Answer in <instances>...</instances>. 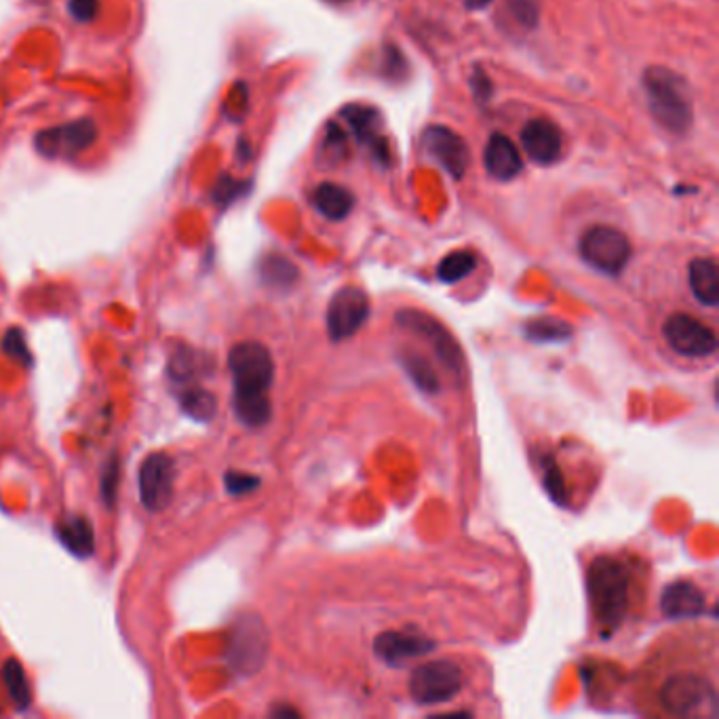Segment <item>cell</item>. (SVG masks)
I'll return each instance as SVG.
<instances>
[{
  "label": "cell",
  "instance_id": "6da1fadb",
  "mask_svg": "<svg viewBox=\"0 0 719 719\" xmlns=\"http://www.w3.org/2000/svg\"><path fill=\"white\" fill-rule=\"evenodd\" d=\"M228 367L235 384L232 405L237 418L249 429H260L272 414L268 391L275 378V363L270 351L260 342H241L230 351Z\"/></svg>",
  "mask_w": 719,
  "mask_h": 719
},
{
  "label": "cell",
  "instance_id": "7a4b0ae2",
  "mask_svg": "<svg viewBox=\"0 0 719 719\" xmlns=\"http://www.w3.org/2000/svg\"><path fill=\"white\" fill-rule=\"evenodd\" d=\"M587 582L599 635L610 637L623 625L631 608L633 572L623 559L601 555L589 566Z\"/></svg>",
  "mask_w": 719,
  "mask_h": 719
},
{
  "label": "cell",
  "instance_id": "3957f363",
  "mask_svg": "<svg viewBox=\"0 0 719 719\" xmlns=\"http://www.w3.org/2000/svg\"><path fill=\"white\" fill-rule=\"evenodd\" d=\"M652 705L665 715L692 717L717 715V688L703 669H686L679 663L654 679Z\"/></svg>",
  "mask_w": 719,
  "mask_h": 719
},
{
  "label": "cell",
  "instance_id": "277c9868",
  "mask_svg": "<svg viewBox=\"0 0 719 719\" xmlns=\"http://www.w3.org/2000/svg\"><path fill=\"white\" fill-rule=\"evenodd\" d=\"M644 91L654 119L667 131L682 135L692 125V97L677 72L652 66L644 74Z\"/></svg>",
  "mask_w": 719,
  "mask_h": 719
},
{
  "label": "cell",
  "instance_id": "5b68a950",
  "mask_svg": "<svg viewBox=\"0 0 719 719\" xmlns=\"http://www.w3.org/2000/svg\"><path fill=\"white\" fill-rule=\"evenodd\" d=\"M580 256L591 268L616 277L631 260V241L618 228L593 226L580 239Z\"/></svg>",
  "mask_w": 719,
  "mask_h": 719
},
{
  "label": "cell",
  "instance_id": "8992f818",
  "mask_svg": "<svg viewBox=\"0 0 719 719\" xmlns=\"http://www.w3.org/2000/svg\"><path fill=\"white\" fill-rule=\"evenodd\" d=\"M462 671L452 660H433L420 665L410 677V694L418 705H441L462 690Z\"/></svg>",
  "mask_w": 719,
  "mask_h": 719
},
{
  "label": "cell",
  "instance_id": "52a82bcc",
  "mask_svg": "<svg viewBox=\"0 0 719 719\" xmlns=\"http://www.w3.org/2000/svg\"><path fill=\"white\" fill-rule=\"evenodd\" d=\"M369 317V298L361 287L338 289L327 306V332L334 342L351 338Z\"/></svg>",
  "mask_w": 719,
  "mask_h": 719
},
{
  "label": "cell",
  "instance_id": "ba28073f",
  "mask_svg": "<svg viewBox=\"0 0 719 719\" xmlns=\"http://www.w3.org/2000/svg\"><path fill=\"white\" fill-rule=\"evenodd\" d=\"M97 140V127L91 119H79L60 127L36 133L34 146L47 159H68L89 150Z\"/></svg>",
  "mask_w": 719,
  "mask_h": 719
},
{
  "label": "cell",
  "instance_id": "9c48e42d",
  "mask_svg": "<svg viewBox=\"0 0 719 719\" xmlns=\"http://www.w3.org/2000/svg\"><path fill=\"white\" fill-rule=\"evenodd\" d=\"M176 488V464L165 452L150 454L140 466V500L152 513L165 511Z\"/></svg>",
  "mask_w": 719,
  "mask_h": 719
},
{
  "label": "cell",
  "instance_id": "30bf717a",
  "mask_svg": "<svg viewBox=\"0 0 719 719\" xmlns=\"http://www.w3.org/2000/svg\"><path fill=\"white\" fill-rule=\"evenodd\" d=\"M665 340L677 355L690 357V359H701L711 357L717 351V338L713 329L701 323L698 319L675 313L665 321Z\"/></svg>",
  "mask_w": 719,
  "mask_h": 719
},
{
  "label": "cell",
  "instance_id": "8fae6325",
  "mask_svg": "<svg viewBox=\"0 0 719 719\" xmlns=\"http://www.w3.org/2000/svg\"><path fill=\"white\" fill-rule=\"evenodd\" d=\"M397 323H401L405 329H412L414 334H420L422 338L429 340L435 346V351H437L439 359L443 361V365L452 369L458 378H462L464 357H462L460 346L454 340V336L437 319L429 317L426 313H420V310H401V313H397Z\"/></svg>",
  "mask_w": 719,
  "mask_h": 719
},
{
  "label": "cell",
  "instance_id": "7c38bea8",
  "mask_svg": "<svg viewBox=\"0 0 719 719\" xmlns=\"http://www.w3.org/2000/svg\"><path fill=\"white\" fill-rule=\"evenodd\" d=\"M424 148L456 180L462 178L469 167V146L450 127L433 125L426 129Z\"/></svg>",
  "mask_w": 719,
  "mask_h": 719
},
{
  "label": "cell",
  "instance_id": "4fadbf2b",
  "mask_svg": "<svg viewBox=\"0 0 719 719\" xmlns=\"http://www.w3.org/2000/svg\"><path fill=\"white\" fill-rule=\"evenodd\" d=\"M435 648V641L424 637L420 633H405V631H386L376 637L374 650L380 660L386 665L399 667L407 663L410 658L429 654Z\"/></svg>",
  "mask_w": 719,
  "mask_h": 719
},
{
  "label": "cell",
  "instance_id": "5bb4252c",
  "mask_svg": "<svg viewBox=\"0 0 719 719\" xmlns=\"http://www.w3.org/2000/svg\"><path fill=\"white\" fill-rule=\"evenodd\" d=\"M258 620H243L237 631L232 633V646L228 650V658L232 667L241 673L256 671L262 663L266 652L264 631H258Z\"/></svg>",
  "mask_w": 719,
  "mask_h": 719
},
{
  "label": "cell",
  "instance_id": "9a60e30c",
  "mask_svg": "<svg viewBox=\"0 0 719 719\" xmlns=\"http://www.w3.org/2000/svg\"><path fill=\"white\" fill-rule=\"evenodd\" d=\"M521 144L528 157L538 165H551L559 159L563 140L555 123L547 119H534L521 129Z\"/></svg>",
  "mask_w": 719,
  "mask_h": 719
},
{
  "label": "cell",
  "instance_id": "2e32d148",
  "mask_svg": "<svg viewBox=\"0 0 719 719\" xmlns=\"http://www.w3.org/2000/svg\"><path fill=\"white\" fill-rule=\"evenodd\" d=\"M483 163H485V169H488L490 176L500 182H509V180L517 178L521 167H523L517 146L504 133H494L488 140V146H485V154H483Z\"/></svg>",
  "mask_w": 719,
  "mask_h": 719
},
{
  "label": "cell",
  "instance_id": "e0dca14e",
  "mask_svg": "<svg viewBox=\"0 0 719 719\" xmlns=\"http://www.w3.org/2000/svg\"><path fill=\"white\" fill-rule=\"evenodd\" d=\"M705 593L688 580L669 585L660 597V610L667 618H692L705 612Z\"/></svg>",
  "mask_w": 719,
  "mask_h": 719
},
{
  "label": "cell",
  "instance_id": "ac0fdd59",
  "mask_svg": "<svg viewBox=\"0 0 719 719\" xmlns=\"http://www.w3.org/2000/svg\"><path fill=\"white\" fill-rule=\"evenodd\" d=\"M342 116L344 121L348 123V127L353 129L355 138L367 146H372L374 152L378 154L380 159L388 161V152L386 146H384V138L380 135V125H382V119L376 108H369V106H357V104H351L346 106L342 110Z\"/></svg>",
  "mask_w": 719,
  "mask_h": 719
},
{
  "label": "cell",
  "instance_id": "d6986e66",
  "mask_svg": "<svg viewBox=\"0 0 719 719\" xmlns=\"http://www.w3.org/2000/svg\"><path fill=\"white\" fill-rule=\"evenodd\" d=\"M55 534L64 547L76 557H91L95 549V532L91 521L81 515L64 517L55 526Z\"/></svg>",
  "mask_w": 719,
  "mask_h": 719
},
{
  "label": "cell",
  "instance_id": "ffe728a7",
  "mask_svg": "<svg viewBox=\"0 0 719 719\" xmlns=\"http://www.w3.org/2000/svg\"><path fill=\"white\" fill-rule=\"evenodd\" d=\"M313 205L323 218L332 220V222H340V220L348 218V213L353 211L355 197H353V192L346 190L344 186L323 182L313 192Z\"/></svg>",
  "mask_w": 719,
  "mask_h": 719
},
{
  "label": "cell",
  "instance_id": "44dd1931",
  "mask_svg": "<svg viewBox=\"0 0 719 719\" xmlns=\"http://www.w3.org/2000/svg\"><path fill=\"white\" fill-rule=\"evenodd\" d=\"M690 289L696 300L705 306H717L719 302V270L715 260L696 258L688 268Z\"/></svg>",
  "mask_w": 719,
  "mask_h": 719
},
{
  "label": "cell",
  "instance_id": "7402d4cb",
  "mask_svg": "<svg viewBox=\"0 0 719 719\" xmlns=\"http://www.w3.org/2000/svg\"><path fill=\"white\" fill-rule=\"evenodd\" d=\"M477 268V256L473 251H452L450 256H445L437 266V277L443 283H458L464 277H469L471 272Z\"/></svg>",
  "mask_w": 719,
  "mask_h": 719
},
{
  "label": "cell",
  "instance_id": "603a6c76",
  "mask_svg": "<svg viewBox=\"0 0 719 719\" xmlns=\"http://www.w3.org/2000/svg\"><path fill=\"white\" fill-rule=\"evenodd\" d=\"M182 410L199 422H205V420H211L213 416H216V410H218V403H216V397H213L209 391H205V388H188V391L182 395Z\"/></svg>",
  "mask_w": 719,
  "mask_h": 719
},
{
  "label": "cell",
  "instance_id": "cb8c5ba5",
  "mask_svg": "<svg viewBox=\"0 0 719 719\" xmlns=\"http://www.w3.org/2000/svg\"><path fill=\"white\" fill-rule=\"evenodd\" d=\"M3 679L7 684V690L11 694V698L15 701V705L19 709H26L32 701V694H30V688H28V679H26V673H24V667L17 663V660H7L5 667H3Z\"/></svg>",
  "mask_w": 719,
  "mask_h": 719
},
{
  "label": "cell",
  "instance_id": "d4e9b609",
  "mask_svg": "<svg viewBox=\"0 0 719 719\" xmlns=\"http://www.w3.org/2000/svg\"><path fill=\"white\" fill-rule=\"evenodd\" d=\"M526 334L530 340H536V342H559V340H566L570 336V325L563 323L561 319L542 317V319L528 323Z\"/></svg>",
  "mask_w": 719,
  "mask_h": 719
},
{
  "label": "cell",
  "instance_id": "484cf974",
  "mask_svg": "<svg viewBox=\"0 0 719 719\" xmlns=\"http://www.w3.org/2000/svg\"><path fill=\"white\" fill-rule=\"evenodd\" d=\"M262 277L266 283L275 285V287H287L296 281L298 270L294 268L289 260L279 258V256H270L262 262Z\"/></svg>",
  "mask_w": 719,
  "mask_h": 719
},
{
  "label": "cell",
  "instance_id": "4316f807",
  "mask_svg": "<svg viewBox=\"0 0 719 719\" xmlns=\"http://www.w3.org/2000/svg\"><path fill=\"white\" fill-rule=\"evenodd\" d=\"M401 361L422 391H426V393L439 391V380H437V374L431 369L429 361H424L420 355H403Z\"/></svg>",
  "mask_w": 719,
  "mask_h": 719
},
{
  "label": "cell",
  "instance_id": "83f0119b",
  "mask_svg": "<svg viewBox=\"0 0 719 719\" xmlns=\"http://www.w3.org/2000/svg\"><path fill=\"white\" fill-rule=\"evenodd\" d=\"M119 483H121V462L116 456H112L106 464H104V473H102V498L112 507L116 500V492H119Z\"/></svg>",
  "mask_w": 719,
  "mask_h": 719
},
{
  "label": "cell",
  "instance_id": "f1b7e54d",
  "mask_svg": "<svg viewBox=\"0 0 719 719\" xmlns=\"http://www.w3.org/2000/svg\"><path fill=\"white\" fill-rule=\"evenodd\" d=\"M226 490L232 496H245L251 494L254 490L260 488V477L249 475V473H241V471H230L224 477Z\"/></svg>",
  "mask_w": 719,
  "mask_h": 719
},
{
  "label": "cell",
  "instance_id": "f546056e",
  "mask_svg": "<svg viewBox=\"0 0 719 719\" xmlns=\"http://www.w3.org/2000/svg\"><path fill=\"white\" fill-rule=\"evenodd\" d=\"M3 348H5V353L11 355L15 361L24 363V365L32 363V355L28 351V342H26V336L22 329H9V334L3 340Z\"/></svg>",
  "mask_w": 719,
  "mask_h": 719
},
{
  "label": "cell",
  "instance_id": "4dcf8cb0",
  "mask_svg": "<svg viewBox=\"0 0 719 719\" xmlns=\"http://www.w3.org/2000/svg\"><path fill=\"white\" fill-rule=\"evenodd\" d=\"M100 9V0H68V11L76 22H91Z\"/></svg>",
  "mask_w": 719,
  "mask_h": 719
},
{
  "label": "cell",
  "instance_id": "1f68e13d",
  "mask_svg": "<svg viewBox=\"0 0 719 719\" xmlns=\"http://www.w3.org/2000/svg\"><path fill=\"white\" fill-rule=\"evenodd\" d=\"M243 188H245V184H241V182H237V180L222 178V182H220L218 188H216V203L226 207L228 203H232V201H235V199L239 197V194L243 192Z\"/></svg>",
  "mask_w": 719,
  "mask_h": 719
},
{
  "label": "cell",
  "instance_id": "d6a6232c",
  "mask_svg": "<svg viewBox=\"0 0 719 719\" xmlns=\"http://www.w3.org/2000/svg\"><path fill=\"white\" fill-rule=\"evenodd\" d=\"M270 715L272 717H300V711L289 709V707H279V709H272Z\"/></svg>",
  "mask_w": 719,
  "mask_h": 719
},
{
  "label": "cell",
  "instance_id": "836d02e7",
  "mask_svg": "<svg viewBox=\"0 0 719 719\" xmlns=\"http://www.w3.org/2000/svg\"><path fill=\"white\" fill-rule=\"evenodd\" d=\"M490 3H492V0H464V5L469 7V9H473V11L483 9V7H488Z\"/></svg>",
  "mask_w": 719,
  "mask_h": 719
}]
</instances>
